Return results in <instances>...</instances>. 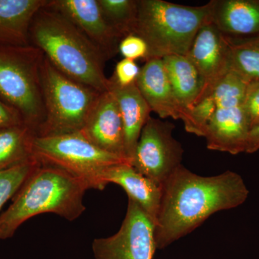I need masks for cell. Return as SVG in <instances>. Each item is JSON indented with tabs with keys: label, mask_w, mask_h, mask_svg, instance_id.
Masks as SVG:
<instances>
[{
	"label": "cell",
	"mask_w": 259,
	"mask_h": 259,
	"mask_svg": "<svg viewBox=\"0 0 259 259\" xmlns=\"http://www.w3.org/2000/svg\"><path fill=\"white\" fill-rule=\"evenodd\" d=\"M155 224L156 248L163 249L193 231L214 213L244 203L249 191L236 172L196 175L181 165L161 186Z\"/></svg>",
	"instance_id": "cell-1"
},
{
	"label": "cell",
	"mask_w": 259,
	"mask_h": 259,
	"mask_svg": "<svg viewBox=\"0 0 259 259\" xmlns=\"http://www.w3.org/2000/svg\"><path fill=\"white\" fill-rule=\"evenodd\" d=\"M30 44L44 53L56 69L100 93L110 90L102 53L49 0L32 19Z\"/></svg>",
	"instance_id": "cell-2"
},
{
	"label": "cell",
	"mask_w": 259,
	"mask_h": 259,
	"mask_svg": "<svg viewBox=\"0 0 259 259\" xmlns=\"http://www.w3.org/2000/svg\"><path fill=\"white\" fill-rule=\"evenodd\" d=\"M90 189L85 181L40 163L0 214V241L12 238L25 221L42 213H54L70 221L77 219L86 209L83 198Z\"/></svg>",
	"instance_id": "cell-3"
},
{
	"label": "cell",
	"mask_w": 259,
	"mask_h": 259,
	"mask_svg": "<svg viewBox=\"0 0 259 259\" xmlns=\"http://www.w3.org/2000/svg\"><path fill=\"white\" fill-rule=\"evenodd\" d=\"M208 17L207 3L192 7L163 0H138L134 34L147 44L146 61L168 56H187L194 37L208 21Z\"/></svg>",
	"instance_id": "cell-4"
},
{
	"label": "cell",
	"mask_w": 259,
	"mask_h": 259,
	"mask_svg": "<svg viewBox=\"0 0 259 259\" xmlns=\"http://www.w3.org/2000/svg\"><path fill=\"white\" fill-rule=\"evenodd\" d=\"M45 56L31 45H0V99L37 134L44 120L41 69Z\"/></svg>",
	"instance_id": "cell-5"
},
{
	"label": "cell",
	"mask_w": 259,
	"mask_h": 259,
	"mask_svg": "<svg viewBox=\"0 0 259 259\" xmlns=\"http://www.w3.org/2000/svg\"><path fill=\"white\" fill-rule=\"evenodd\" d=\"M41 83L45 115L36 136L79 132L101 93L62 74L46 56Z\"/></svg>",
	"instance_id": "cell-6"
},
{
	"label": "cell",
	"mask_w": 259,
	"mask_h": 259,
	"mask_svg": "<svg viewBox=\"0 0 259 259\" xmlns=\"http://www.w3.org/2000/svg\"><path fill=\"white\" fill-rule=\"evenodd\" d=\"M32 153L41 164L61 168L85 181L90 189L99 190H103L100 177L107 168L128 163L97 147L79 132L49 137L35 136Z\"/></svg>",
	"instance_id": "cell-7"
},
{
	"label": "cell",
	"mask_w": 259,
	"mask_h": 259,
	"mask_svg": "<svg viewBox=\"0 0 259 259\" xmlns=\"http://www.w3.org/2000/svg\"><path fill=\"white\" fill-rule=\"evenodd\" d=\"M175 125L150 117L141 132L132 166L160 187L182 165L184 149L173 136Z\"/></svg>",
	"instance_id": "cell-8"
},
{
	"label": "cell",
	"mask_w": 259,
	"mask_h": 259,
	"mask_svg": "<svg viewBox=\"0 0 259 259\" xmlns=\"http://www.w3.org/2000/svg\"><path fill=\"white\" fill-rule=\"evenodd\" d=\"M156 249L154 223L139 204L129 198L119 231L93 243L96 259H152Z\"/></svg>",
	"instance_id": "cell-9"
},
{
	"label": "cell",
	"mask_w": 259,
	"mask_h": 259,
	"mask_svg": "<svg viewBox=\"0 0 259 259\" xmlns=\"http://www.w3.org/2000/svg\"><path fill=\"white\" fill-rule=\"evenodd\" d=\"M49 5L69 19L106 61L119 53L120 37L107 23L98 0H49Z\"/></svg>",
	"instance_id": "cell-10"
},
{
	"label": "cell",
	"mask_w": 259,
	"mask_h": 259,
	"mask_svg": "<svg viewBox=\"0 0 259 259\" xmlns=\"http://www.w3.org/2000/svg\"><path fill=\"white\" fill-rule=\"evenodd\" d=\"M187 56L203 80L202 98L212 95L217 83L230 71L226 35L207 21L199 29Z\"/></svg>",
	"instance_id": "cell-11"
},
{
	"label": "cell",
	"mask_w": 259,
	"mask_h": 259,
	"mask_svg": "<svg viewBox=\"0 0 259 259\" xmlns=\"http://www.w3.org/2000/svg\"><path fill=\"white\" fill-rule=\"evenodd\" d=\"M79 133L97 147L130 163L120 109L110 90L100 94Z\"/></svg>",
	"instance_id": "cell-12"
},
{
	"label": "cell",
	"mask_w": 259,
	"mask_h": 259,
	"mask_svg": "<svg viewBox=\"0 0 259 259\" xmlns=\"http://www.w3.org/2000/svg\"><path fill=\"white\" fill-rule=\"evenodd\" d=\"M136 85L151 112L160 118L185 120L188 110L182 108L177 101L162 59L146 61Z\"/></svg>",
	"instance_id": "cell-13"
},
{
	"label": "cell",
	"mask_w": 259,
	"mask_h": 259,
	"mask_svg": "<svg viewBox=\"0 0 259 259\" xmlns=\"http://www.w3.org/2000/svg\"><path fill=\"white\" fill-rule=\"evenodd\" d=\"M250 131L243 106L217 107L204 138L208 149L237 155L245 153Z\"/></svg>",
	"instance_id": "cell-14"
},
{
	"label": "cell",
	"mask_w": 259,
	"mask_h": 259,
	"mask_svg": "<svg viewBox=\"0 0 259 259\" xmlns=\"http://www.w3.org/2000/svg\"><path fill=\"white\" fill-rule=\"evenodd\" d=\"M208 21L227 36L259 35V0H212Z\"/></svg>",
	"instance_id": "cell-15"
},
{
	"label": "cell",
	"mask_w": 259,
	"mask_h": 259,
	"mask_svg": "<svg viewBox=\"0 0 259 259\" xmlns=\"http://www.w3.org/2000/svg\"><path fill=\"white\" fill-rule=\"evenodd\" d=\"M102 189L108 184L120 186L139 204L156 224L161 199V188L138 171L131 163H122L107 168L100 177Z\"/></svg>",
	"instance_id": "cell-16"
},
{
	"label": "cell",
	"mask_w": 259,
	"mask_h": 259,
	"mask_svg": "<svg viewBox=\"0 0 259 259\" xmlns=\"http://www.w3.org/2000/svg\"><path fill=\"white\" fill-rule=\"evenodd\" d=\"M109 79V90L117 100L123 123L126 157L132 165L140 136L151 117V110L136 83L120 87L111 77Z\"/></svg>",
	"instance_id": "cell-17"
},
{
	"label": "cell",
	"mask_w": 259,
	"mask_h": 259,
	"mask_svg": "<svg viewBox=\"0 0 259 259\" xmlns=\"http://www.w3.org/2000/svg\"><path fill=\"white\" fill-rule=\"evenodd\" d=\"M48 0H0V45L30 44L32 19Z\"/></svg>",
	"instance_id": "cell-18"
},
{
	"label": "cell",
	"mask_w": 259,
	"mask_h": 259,
	"mask_svg": "<svg viewBox=\"0 0 259 259\" xmlns=\"http://www.w3.org/2000/svg\"><path fill=\"white\" fill-rule=\"evenodd\" d=\"M162 60L177 101L190 110L203 97V80L187 56H168Z\"/></svg>",
	"instance_id": "cell-19"
},
{
	"label": "cell",
	"mask_w": 259,
	"mask_h": 259,
	"mask_svg": "<svg viewBox=\"0 0 259 259\" xmlns=\"http://www.w3.org/2000/svg\"><path fill=\"white\" fill-rule=\"evenodd\" d=\"M35 136L25 124L0 129V171L35 158L32 143Z\"/></svg>",
	"instance_id": "cell-20"
},
{
	"label": "cell",
	"mask_w": 259,
	"mask_h": 259,
	"mask_svg": "<svg viewBox=\"0 0 259 259\" xmlns=\"http://www.w3.org/2000/svg\"><path fill=\"white\" fill-rule=\"evenodd\" d=\"M227 39L229 46L230 71L239 75L248 83L259 80V35L227 36Z\"/></svg>",
	"instance_id": "cell-21"
},
{
	"label": "cell",
	"mask_w": 259,
	"mask_h": 259,
	"mask_svg": "<svg viewBox=\"0 0 259 259\" xmlns=\"http://www.w3.org/2000/svg\"><path fill=\"white\" fill-rule=\"evenodd\" d=\"M102 14L122 40L134 34L138 15V0H98Z\"/></svg>",
	"instance_id": "cell-22"
},
{
	"label": "cell",
	"mask_w": 259,
	"mask_h": 259,
	"mask_svg": "<svg viewBox=\"0 0 259 259\" xmlns=\"http://www.w3.org/2000/svg\"><path fill=\"white\" fill-rule=\"evenodd\" d=\"M248 82L239 75L230 71L213 90L217 107L243 106Z\"/></svg>",
	"instance_id": "cell-23"
},
{
	"label": "cell",
	"mask_w": 259,
	"mask_h": 259,
	"mask_svg": "<svg viewBox=\"0 0 259 259\" xmlns=\"http://www.w3.org/2000/svg\"><path fill=\"white\" fill-rule=\"evenodd\" d=\"M39 165L40 162L33 158L18 166L0 171V212Z\"/></svg>",
	"instance_id": "cell-24"
},
{
	"label": "cell",
	"mask_w": 259,
	"mask_h": 259,
	"mask_svg": "<svg viewBox=\"0 0 259 259\" xmlns=\"http://www.w3.org/2000/svg\"><path fill=\"white\" fill-rule=\"evenodd\" d=\"M215 100L212 95L203 97L187 112L184 121L186 131L190 134L204 137L206 130L215 113Z\"/></svg>",
	"instance_id": "cell-25"
},
{
	"label": "cell",
	"mask_w": 259,
	"mask_h": 259,
	"mask_svg": "<svg viewBox=\"0 0 259 259\" xmlns=\"http://www.w3.org/2000/svg\"><path fill=\"white\" fill-rule=\"evenodd\" d=\"M119 53L123 59L136 61L144 59L148 56V46L144 39L139 35L131 34L120 40L118 47Z\"/></svg>",
	"instance_id": "cell-26"
},
{
	"label": "cell",
	"mask_w": 259,
	"mask_h": 259,
	"mask_svg": "<svg viewBox=\"0 0 259 259\" xmlns=\"http://www.w3.org/2000/svg\"><path fill=\"white\" fill-rule=\"evenodd\" d=\"M243 107L251 130L259 123V80L248 83Z\"/></svg>",
	"instance_id": "cell-27"
},
{
	"label": "cell",
	"mask_w": 259,
	"mask_h": 259,
	"mask_svg": "<svg viewBox=\"0 0 259 259\" xmlns=\"http://www.w3.org/2000/svg\"><path fill=\"white\" fill-rule=\"evenodd\" d=\"M141 68L134 61L122 59L116 64L111 78L119 86L128 87L136 83Z\"/></svg>",
	"instance_id": "cell-28"
},
{
	"label": "cell",
	"mask_w": 259,
	"mask_h": 259,
	"mask_svg": "<svg viewBox=\"0 0 259 259\" xmlns=\"http://www.w3.org/2000/svg\"><path fill=\"white\" fill-rule=\"evenodd\" d=\"M23 124V118L19 112L0 99V129Z\"/></svg>",
	"instance_id": "cell-29"
},
{
	"label": "cell",
	"mask_w": 259,
	"mask_h": 259,
	"mask_svg": "<svg viewBox=\"0 0 259 259\" xmlns=\"http://www.w3.org/2000/svg\"><path fill=\"white\" fill-rule=\"evenodd\" d=\"M259 150V123L250 130L245 153H253Z\"/></svg>",
	"instance_id": "cell-30"
}]
</instances>
